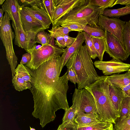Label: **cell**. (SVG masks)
I'll use <instances>...</instances> for the list:
<instances>
[{
	"label": "cell",
	"mask_w": 130,
	"mask_h": 130,
	"mask_svg": "<svg viewBox=\"0 0 130 130\" xmlns=\"http://www.w3.org/2000/svg\"><path fill=\"white\" fill-rule=\"evenodd\" d=\"M62 66L61 56L44 62L35 70L26 66L31 75L29 89L34 103L32 115L39 119L42 128L55 120L58 110L65 111L69 108L67 97V72L59 77Z\"/></svg>",
	"instance_id": "1"
},
{
	"label": "cell",
	"mask_w": 130,
	"mask_h": 130,
	"mask_svg": "<svg viewBox=\"0 0 130 130\" xmlns=\"http://www.w3.org/2000/svg\"><path fill=\"white\" fill-rule=\"evenodd\" d=\"M107 76H99L96 81L85 88L91 93L94 99L97 119L101 122L115 124L120 115L115 109L109 96L108 85L106 80Z\"/></svg>",
	"instance_id": "2"
},
{
	"label": "cell",
	"mask_w": 130,
	"mask_h": 130,
	"mask_svg": "<svg viewBox=\"0 0 130 130\" xmlns=\"http://www.w3.org/2000/svg\"><path fill=\"white\" fill-rule=\"evenodd\" d=\"M85 45H82L71 56L65 66L75 71L78 82V89H82L96 81L98 78L93 63Z\"/></svg>",
	"instance_id": "3"
},
{
	"label": "cell",
	"mask_w": 130,
	"mask_h": 130,
	"mask_svg": "<svg viewBox=\"0 0 130 130\" xmlns=\"http://www.w3.org/2000/svg\"><path fill=\"white\" fill-rule=\"evenodd\" d=\"M104 10L102 7L89 4L88 2L74 8L59 20L52 27L68 23L97 26L99 16Z\"/></svg>",
	"instance_id": "4"
},
{
	"label": "cell",
	"mask_w": 130,
	"mask_h": 130,
	"mask_svg": "<svg viewBox=\"0 0 130 130\" xmlns=\"http://www.w3.org/2000/svg\"><path fill=\"white\" fill-rule=\"evenodd\" d=\"M55 40V38L52 35L51 41L48 45H42L37 50L30 49L26 51L31 54V59L29 63L24 66L31 70H35L44 62L61 56L64 52V49L56 46Z\"/></svg>",
	"instance_id": "5"
},
{
	"label": "cell",
	"mask_w": 130,
	"mask_h": 130,
	"mask_svg": "<svg viewBox=\"0 0 130 130\" xmlns=\"http://www.w3.org/2000/svg\"><path fill=\"white\" fill-rule=\"evenodd\" d=\"M10 20L8 13L5 12L0 25V36L5 49L7 59L10 65L13 77L16 74L15 70L18 63V58L13 48V40L15 38V34L12 29Z\"/></svg>",
	"instance_id": "6"
},
{
	"label": "cell",
	"mask_w": 130,
	"mask_h": 130,
	"mask_svg": "<svg viewBox=\"0 0 130 130\" xmlns=\"http://www.w3.org/2000/svg\"><path fill=\"white\" fill-rule=\"evenodd\" d=\"M72 102V105L76 108L77 112L92 114L96 117L97 108L95 100L91 93L85 88L80 90L75 89Z\"/></svg>",
	"instance_id": "7"
},
{
	"label": "cell",
	"mask_w": 130,
	"mask_h": 130,
	"mask_svg": "<svg viewBox=\"0 0 130 130\" xmlns=\"http://www.w3.org/2000/svg\"><path fill=\"white\" fill-rule=\"evenodd\" d=\"M126 23L125 21L118 18L108 17L101 14L97 25L105 31L115 36L123 44V34Z\"/></svg>",
	"instance_id": "8"
},
{
	"label": "cell",
	"mask_w": 130,
	"mask_h": 130,
	"mask_svg": "<svg viewBox=\"0 0 130 130\" xmlns=\"http://www.w3.org/2000/svg\"><path fill=\"white\" fill-rule=\"evenodd\" d=\"M106 50V52L110 57L120 61L126 60L129 55L126 51L122 43L109 32L105 31Z\"/></svg>",
	"instance_id": "9"
},
{
	"label": "cell",
	"mask_w": 130,
	"mask_h": 130,
	"mask_svg": "<svg viewBox=\"0 0 130 130\" xmlns=\"http://www.w3.org/2000/svg\"><path fill=\"white\" fill-rule=\"evenodd\" d=\"M54 0L55 8L52 18V27L74 8L88 2L89 0Z\"/></svg>",
	"instance_id": "10"
},
{
	"label": "cell",
	"mask_w": 130,
	"mask_h": 130,
	"mask_svg": "<svg viewBox=\"0 0 130 130\" xmlns=\"http://www.w3.org/2000/svg\"><path fill=\"white\" fill-rule=\"evenodd\" d=\"M94 64L95 67L101 70L103 74L106 76L114 73L119 74L127 71L130 67V64L120 61L113 58L106 61L96 60Z\"/></svg>",
	"instance_id": "11"
},
{
	"label": "cell",
	"mask_w": 130,
	"mask_h": 130,
	"mask_svg": "<svg viewBox=\"0 0 130 130\" xmlns=\"http://www.w3.org/2000/svg\"><path fill=\"white\" fill-rule=\"evenodd\" d=\"M12 25L14 31V44L26 51L36 45V36L37 33L31 31L25 32L22 25L20 28H16L13 23Z\"/></svg>",
	"instance_id": "12"
},
{
	"label": "cell",
	"mask_w": 130,
	"mask_h": 130,
	"mask_svg": "<svg viewBox=\"0 0 130 130\" xmlns=\"http://www.w3.org/2000/svg\"><path fill=\"white\" fill-rule=\"evenodd\" d=\"M4 11L7 12L15 27L20 28L21 26L20 11L22 7L18 0H6L2 6Z\"/></svg>",
	"instance_id": "13"
},
{
	"label": "cell",
	"mask_w": 130,
	"mask_h": 130,
	"mask_svg": "<svg viewBox=\"0 0 130 130\" xmlns=\"http://www.w3.org/2000/svg\"><path fill=\"white\" fill-rule=\"evenodd\" d=\"M20 17L22 25L25 32L31 31L37 33L46 29L40 21L29 15L22 7L20 11Z\"/></svg>",
	"instance_id": "14"
},
{
	"label": "cell",
	"mask_w": 130,
	"mask_h": 130,
	"mask_svg": "<svg viewBox=\"0 0 130 130\" xmlns=\"http://www.w3.org/2000/svg\"><path fill=\"white\" fill-rule=\"evenodd\" d=\"M29 15L40 21L46 29L50 28L52 22L44 9L37 7H22Z\"/></svg>",
	"instance_id": "15"
},
{
	"label": "cell",
	"mask_w": 130,
	"mask_h": 130,
	"mask_svg": "<svg viewBox=\"0 0 130 130\" xmlns=\"http://www.w3.org/2000/svg\"><path fill=\"white\" fill-rule=\"evenodd\" d=\"M85 40L82 32H78L74 43L70 46L64 49V52L61 56L62 58V69L71 56L82 45Z\"/></svg>",
	"instance_id": "16"
},
{
	"label": "cell",
	"mask_w": 130,
	"mask_h": 130,
	"mask_svg": "<svg viewBox=\"0 0 130 130\" xmlns=\"http://www.w3.org/2000/svg\"><path fill=\"white\" fill-rule=\"evenodd\" d=\"M106 80L108 84L122 89L130 84V76L127 72L122 74H113L108 76Z\"/></svg>",
	"instance_id": "17"
},
{
	"label": "cell",
	"mask_w": 130,
	"mask_h": 130,
	"mask_svg": "<svg viewBox=\"0 0 130 130\" xmlns=\"http://www.w3.org/2000/svg\"><path fill=\"white\" fill-rule=\"evenodd\" d=\"M108 85L110 101L115 109L120 114L122 102L124 98L122 90L110 84Z\"/></svg>",
	"instance_id": "18"
},
{
	"label": "cell",
	"mask_w": 130,
	"mask_h": 130,
	"mask_svg": "<svg viewBox=\"0 0 130 130\" xmlns=\"http://www.w3.org/2000/svg\"><path fill=\"white\" fill-rule=\"evenodd\" d=\"M74 121L78 126L87 127L95 125L100 121L93 115L78 112Z\"/></svg>",
	"instance_id": "19"
},
{
	"label": "cell",
	"mask_w": 130,
	"mask_h": 130,
	"mask_svg": "<svg viewBox=\"0 0 130 130\" xmlns=\"http://www.w3.org/2000/svg\"><path fill=\"white\" fill-rule=\"evenodd\" d=\"M130 14V6L125 7L117 9H105L102 14L108 17H114L119 18L121 16Z\"/></svg>",
	"instance_id": "20"
},
{
	"label": "cell",
	"mask_w": 130,
	"mask_h": 130,
	"mask_svg": "<svg viewBox=\"0 0 130 130\" xmlns=\"http://www.w3.org/2000/svg\"><path fill=\"white\" fill-rule=\"evenodd\" d=\"M92 39L94 46L98 52L100 61H102L104 53L106 50L105 38L90 36Z\"/></svg>",
	"instance_id": "21"
},
{
	"label": "cell",
	"mask_w": 130,
	"mask_h": 130,
	"mask_svg": "<svg viewBox=\"0 0 130 130\" xmlns=\"http://www.w3.org/2000/svg\"><path fill=\"white\" fill-rule=\"evenodd\" d=\"M12 82L15 89L19 91L29 89L31 87L30 82L23 80L16 74L12 77Z\"/></svg>",
	"instance_id": "22"
},
{
	"label": "cell",
	"mask_w": 130,
	"mask_h": 130,
	"mask_svg": "<svg viewBox=\"0 0 130 130\" xmlns=\"http://www.w3.org/2000/svg\"><path fill=\"white\" fill-rule=\"evenodd\" d=\"M78 130H114L113 124L107 122L99 121L91 126L80 127L78 126Z\"/></svg>",
	"instance_id": "23"
},
{
	"label": "cell",
	"mask_w": 130,
	"mask_h": 130,
	"mask_svg": "<svg viewBox=\"0 0 130 130\" xmlns=\"http://www.w3.org/2000/svg\"><path fill=\"white\" fill-rule=\"evenodd\" d=\"M82 32L85 38L87 51L91 58L94 59L98 58L99 55L94 46L92 39L84 31Z\"/></svg>",
	"instance_id": "24"
},
{
	"label": "cell",
	"mask_w": 130,
	"mask_h": 130,
	"mask_svg": "<svg viewBox=\"0 0 130 130\" xmlns=\"http://www.w3.org/2000/svg\"><path fill=\"white\" fill-rule=\"evenodd\" d=\"M83 31L90 36L105 38V31L98 25L96 26H91L87 24L85 26Z\"/></svg>",
	"instance_id": "25"
},
{
	"label": "cell",
	"mask_w": 130,
	"mask_h": 130,
	"mask_svg": "<svg viewBox=\"0 0 130 130\" xmlns=\"http://www.w3.org/2000/svg\"><path fill=\"white\" fill-rule=\"evenodd\" d=\"M123 45L127 53L130 55V20L126 22L123 34Z\"/></svg>",
	"instance_id": "26"
},
{
	"label": "cell",
	"mask_w": 130,
	"mask_h": 130,
	"mask_svg": "<svg viewBox=\"0 0 130 130\" xmlns=\"http://www.w3.org/2000/svg\"><path fill=\"white\" fill-rule=\"evenodd\" d=\"M44 30L38 32L36 34L35 37L36 42L40 44L43 46L49 44L52 37V35L50 33H48Z\"/></svg>",
	"instance_id": "27"
},
{
	"label": "cell",
	"mask_w": 130,
	"mask_h": 130,
	"mask_svg": "<svg viewBox=\"0 0 130 130\" xmlns=\"http://www.w3.org/2000/svg\"><path fill=\"white\" fill-rule=\"evenodd\" d=\"M115 130H130V116L119 118L114 124Z\"/></svg>",
	"instance_id": "28"
},
{
	"label": "cell",
	"mask_w": 130,
	"mask_h": 130,
	"mask_svg": "<svg viewBox=\"0 0 130 130\" xmlns=\"http://www.w3.org/2000/svg\"><path fill=\"white\" fill-rule=\"evenodd\" d=\"M15 74L23 80L30 82L31 75L24 65L20 64L15 70Z\"/></svg>",
	"instance_id": "29"
},
{
	"label": "cell",
	"mask_w": 130,
	"mask_h": 130,
	"mask_svg": "<svg viewBox=\"0 0 130 130\" xmlns=\"http://www.w3.org/2000/svg\"><path fill=\"white\" fill-rule=\"evenodd\" d=\"M41 5L49 16L52 22L55 6L54 0H41Z\"/></svg>",
	"instance_id": "30"
},
{
	"label": "cell",
	"mask_w": 130,
	"mask_h": 130,
	"mask_svg": "<svg viewBox=\"0 0 130 130\" xmlns=\"http://www.w3.org/2000/svg\"><path fill=\"white\" fill-rule=\"evenodd\" d=\"M77 114V110L76 108L72 106L65 111L62 119V123L67 121L74 122V120Z\"/></svg>",
	"instance_id": "31"
},
{
	"label": "cell",
	"mask_w": 130,
	"mask_h": 130,
	"mask_svg": "<svg viewBox=\"0 0 130 130\" xmlns=\"http://www.w3.org/2000/svg\"><path fill=\"white\" fill-rule=\"evenodd\" d=\"M130 108V97H124L122 102L120 112V118L128 116Z\"/></svg>",
	"instance_id": "32"
},
{
	"label": "cell",
	"mask_w": 130,
	"mask_h": 130,
	"mask_svg": "<svg viewBox=\"0 0 130 130\" xmlns=\"http://www.w3.org/2000/svg\"><path fill=\"white\" fill-rule=\"evenodd\" d=\"M116 0H89L88 3L90 5L102 7L103 9L111 7Z\"/></svg>",
	"instance_id": "33"
},
{
	"label": "cell",
	"mask_w": 130,
	"mask_h": 130,
	"mask_svg": "<svg viewBox=\"0 0 130 130\" xmlns=\"http://www.w3.org/2000/svg\"><path fill=\"white\" fill-rule=\"evenodd\" d=\"M19 4L21 6L28 7H37L43 8L41 0H21L19 1Z\"/></svg>",
	"instance_id": "34"
},
{
	"label": "cell",
	"mask_w": 130,
	"mask_h": 130,
	"mask_svg": "<svg viewBox=\"0 0 130 130\" xmlns=\"http://www.w3.org/2000/svg\"><path fill=\"white\" fill-rule=\"evenodd\" d=\"M48 31L51 34H54L62 36L69 35V33L72 31L67 27L61 26L52 27L51 29L48 30Z\"/></svg>",
	"instance_id": "35"
},
{
	"label": "cell",
	"mask_w": 130,
	"mask_h": 130,
	"mask_svg": "<svg viewBox=\"0 0 130 130\" xmlns=\"http://www.w3.org/2000/svg\"><path fill=\"white\" fill-rule=\"evenodd\" d=\"M60 26L67 27L72 31L82 32L83 31L85 26L78 23H68L63 24Z\"/></svg>",
	"instance_id": "36"
},
{
	"label": "cell",
	"mask_w": 130,
	"mask_h": 130,
	"mask_svg": "<svg viewBox=\"0 0 130 130\" xmlns=\"http://www.w3.org/2000/svg\"><path fill=\"white\" fill-rule=\"evenodd\" d=\"M78 125L74 122L67 121L60 125L57 130H78Z\"/></svg>",
	"instance_id": "37"
},
{
	"label": "cell",
	"mask_w": 130,
	"mask_h": 130,
	"mask_svg": "<svg viewBox=\"0 0 130 130\" xmlns=\"http://www.w3.org/2000/svg\"><path fill=\"white\" fill-rule=\"evenodd\" d=\"M67 77L69 80L75 84L78 83V78L76 74L72 68H67Z\"/></svg>",
	"instance_id": "38"
},
{
	"label": "cell",
	"mask_w": 130,
	"mask_h": 130,
	"mask_svg": "<svg viewBox=\"0 0 130 130\" xmlns=\"http://www.w3.org/2000/svg\"><path fill=\"white\" fill-rule=\"evenodd\" d=\"M56 39L55 40V44L59 47L64 48L66 47L65 42L63 36L55 34H51Z\"/></svg>",
	"instance_id": "39"
},
{
	"label": "cell",
	"mask_w": 130,
	"mask_h": 130,
	"mask_svg": "<svg viewBox=\"0 0 130 130\" xmlns=\"http://www.w3.org/2000/svg\"><path fill=\"white\" fill-rule=\"evenodd\" d=\"M31 54L28 53L24 54L22 57L20 64L23 65L27 64L31 61Z\"/></svg>",
	"instance_id": "40"
},
{
	"label": "cell",
	"mask_w": 130,
	"mask_h": 130,
	"mask_svg": "<svg viewBox=\"0 0 130 130\" xmlns=\"http://www.w3.org/2000/svg\"><path fill=\"white\" fill-rule=\"evenodd\" d=\"M63 36L65 42V46L66 47L71 46L76 39V38L71 37L69 35H65Z\"/></svg>",
	"instance_id": "41"
},
{
	"label": "cell",
	"mask_w": 130,
	"mask_h": 130,
	"mask_svg": "<svg viewBox=\"0 0 130 130\" xmlns=\"http://www.w3.org/2000/svg\"><path fill=\"white\" fill-rule=\"evenodd\" d=\"M124 5L125 6H130V0H116L111 7L116 4Z\"/></svg>",
	"instance_id": "42"
},
{
	"label": "cell",
	"mask_w": 130,
	"mask_h": 130,
	"mask_svg": "<svg viewBox=\"0 0 130 130\" xmlns=\"http://www.w3.org/2000/svg\"><path fill=\"white\" fill-rule=\"evenodd\" d=\"M122 90L124 97H130V84L126 86Z\"/></svg>",
	"instance_id": "43"
},
{
	"label": "cell",
	"mask_w": 130,
	"mask_h": 130,
	"mask_svg": "<svg viewBox=\"0 0 130 130\" xmlns=\"http://www.w3.org/2000/svg\"><path fill=\"white\" fill-rule=\"evenodd\" d=\"M4 11L2 8L0 9V25H1L2 23V20L3 19V14Z\"/></svg>",
	"instance_id": "44"
},
{
	"label": "cell",
	"mask_w": 130,
	"mask_h": 130,
	"mask_svg": "<svg viewBox=\"0 0 130 130\" xmlns=\"http://www.w3.org/2000/svg\"><path fill=\"white\" fill-rule=\"evenodd\" d=\"M5 0H0V4L1 5H2L4 2L5 1Z\"/></svg>",
	"instance_id": "45"
},
{
	"label": "cell",
	"mask_w": 130,
	"mask_h": 130,
	"mask_svg": "<svg viewBox=\"0 0 130 130\" xmlns=\"http://www.w3.org/2000/svg\"><path fill=\"white\" fill-rule=\"evenodd\" d=\"M127 72H128V74L130 75V67L128 69V70L127 71Z\"/></svg>",
	"instance_id": "46"
},
{
	"label": "cell",
	"mask_w": 130,
	"mask_h": 130,
	"mask_svg": "<svg viewBox=\"0 0 130 130\" xmlns=\"http://www.w3.org/2000/svg\"><path fill=\"white\" fill-rule=\"evenodd\" d=\"M29 127L30 128V130H36L34 128L31 127L30 126Z\"/></svg>",
	"instance_id": "47"
},
{
	"label": "cell",
	"mask_w": 130,
	"mask_h": 130,
	"mask_svg": "<svg viewBox=\"0 0 130 130\" xmlns=\"http://www.w3.org/2000/svg\"><path fill=\"white\" fill-rule=\"evenodd\" d=\"M128 116H130V108L129 110V113L128 114Z\"/></svg>",
	"instance_id": "48"
}]
</instances>
